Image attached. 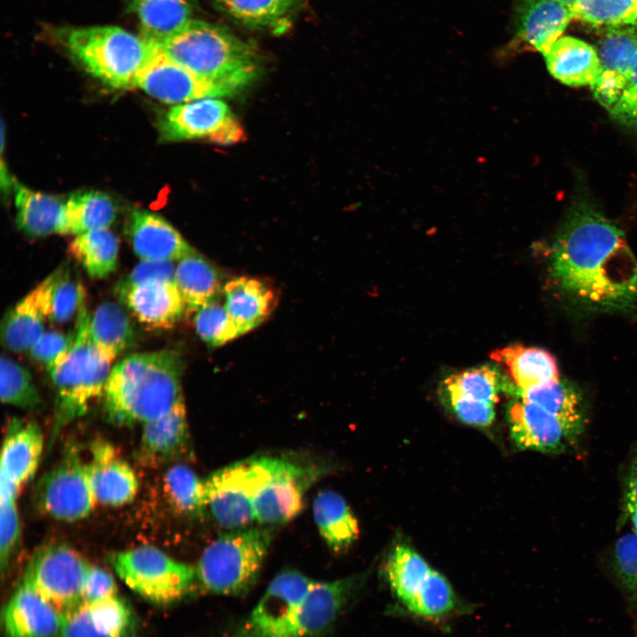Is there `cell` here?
<instances>
[{"instance_id": "1", "label": "cell", "mask_w": 637, "mask_h": 637, "mask_svg": "<svg viewBox=\"0 0 637 637\" xmlns=\"http://www.w3.org/2000/svg\"><path fill=\"white\" fill-rule=\"evenodd\" d=\"M554 292L587 312H637V258L624 233L600 212L580 206L560 227L549 255Z\"/></svg>"}, {"instance_id": "2", "label": "cell", "mask_w": 637, "mask_h": 637, "mask_svg": "<svg viewBox=\"0 0 637 637\" xmlns=\"http://www.w3.org/2000/svg\"><path fill=\"white\" fill-rule=\"evenodd\" d=\"M183 360L171 349L131 355L111 371L103 394L108 421L130 426L169 412L183 400Z\"/></svg>"}, {"instance_id": "3", "label": "cell", "mask_w": 637, "mask_h": 637, "mask_svg": "<svg viewBox=\"0 0 637 637\" xmlns=\"http://www.w3.org/2000/svg\"><path fill=\"white\" fill-rule=\"evenodd\" d=\"M170 59L232 94L260 71L254 48L225 28L190 20L158 44Z\"/></svg>"}, {"instance_id": "4", "label": "cell", "mask_w": 637, "mask_h": 637, "mask_svg": "<svg viewBox=\"0 0 637 637\" xmlns=\"http://www.w3.org/2000/svg\"><path fill=\"white\" fill-rule=\"evenodd\" d=\"M89 320L83 306L78 312L70 349L49 372L56 392L51 441L64 426L84 415L92 400L103 395L111 371V361L92 340Z\"/></svg>"}, {"instance_id": "5", "label": "cell", "mask_w": 637, "mask_h": 637, "mask_svg": "<svg viewBox=\"0 0 637 637\" xmlns=\"http://www.w3.org/2000/svg\"><path fill=\"white\" fill-rule=\"evenodd\" d=\"M65 43L93 76L114 88L135 87V80L158 45L113 26L69 30Z\"/></svg>"}, {"instance_id": "6", "label": "cell", "mask_w": 637, "mask_h": 637, "mask_svg": "<svg viewBox=\"0 0 637 637\" xmlns=\"http://www.w3.org/2000/svg\"><path fill=\"white\" fill-rule=\"evenodd\" d=\"M272 539L269 526L220 533L204 549L196 567L200 587L216 595L246 594L258 578Z\"/></svg>"}, {"instance_id": "7", "label": "cell", "mask_w": 637, "mask_h": 637, "mask_svg": "<svg viewBox=\"0 0 637 637\" xmlns=\"http://www.w3.org/2000/svg\"><path fill=\"white\" fill-rule=\"evenodd\" d=\"M110 562L126 585L157 604L182 600L198 583L196 567L150 545L113 553Z\"/></svg>"}, {"instance_id": "8", "label": "cell", "mask_w": 637, "mask_h": 637, "mask_svg": "<svg viewBox=\"0 0 637 637\" xmlns=\"http://www.w3.org/2000/svg\"><path fill=\"white\" fill-rule=\"evenodd\" d=\"M255 480V519L263 525L285 524L303 507L305 491L319 471L272 457L250 458Z\"/></svg>"}, {"instance_id": "9", "label": "cell", "mask_w": 637, "mask_h": 637, "mask_svg": "<svg viewBox=\"0 0 637 637\" xmlns=\"http://www.w3.org/2000/svg\"><path fill=\"white\" fill-rule=\"evenodd\" d=\"M90 564L64 543L42 547L31 558L22 583L30 587L64 618L78 610Z\"/></svg>"}, {"instance_id": "10", "label": "cell", "mask_w": 637, "mask_h": 637, "mask_svg": "<svg viewBox=\"0 0 637 637\" xmlns=\"http://www.w3.org/2000/svg\"><path fill=\"white\" fill-rule=\"evenodd\" d=\"M40 508L55 519L73 522L86 518L96 502L89 481L88 463L71 449L59 464L39 481Z\"/></svg>"}, {"instance_id": "11", "label": "cell", "mask_w": 637, "mask_h": 637, "mask_svg": "<svg viewBox=\"0 0 637 637\" xmlns=\"http://www.w3.org/2000/svg\"><path fill=\"white\" fill-rule=\"evenodd\" d=\"M314 582L295 570L280 572L230 637H282Z\"/></svg>"}, {"instance_id": "12", "label": "cell", "mask_w": 637, "mask_h": 637, "mask_svg": "<svg viewBox=\"0 0 637 637\" xmlns=\"http://www.w3.org/2000/svg\"><path fill=\"white\" fill-rule=\"evenodd\" d=\"M160 134L166 141L208 138L229 144L239 142L242 128L228 105L219 97H205L172 107L161 120Z\"/></svg>"}, {"instance_id": "13", "label": "cell", "mask_w": 637, "mask_h": 637, "mask_svg": "<svg viewBox=\"0 0 637 637\" xmlns=\"http://www.w3.org/2000/svg\"><path fill=\"white\" fill-rule=\"evenodd\" d=\"M206 506L226 530L248 527L255 519V480L250 458L220 468L205 480Z\"/></svg>"}, {"instance_id": "14", "label": "cell", "mask_w": 637, "mask_h": 637, "mask_svg": "<svg viewBox=\"0 0 637 637\" xmlns=\"http://www.w3.org/2000/svg\"><path fill=\"white\" fill-rule=\"evenodd\" d=\"M135 87L166 104H183L205 97L233 95L167 58L160 50L138 73Z\"/></svg>"}, {"instance_id": "15", "label": "cell", "mask_w": 637, "mask_h": 637, "mask_svg": "<svg viewBox=\"0 0 637 637\" xmlns=\"http://www.w3.org/2000/svg\"><path fill=\"white\" fill-rule=\"evenodd\" d=\"M508 418L511 438L519 448L544 453L565 450L583 427L518 397L510 405Z\"/></svg>"}, {"instance_id": "16", "label": "cell", "mask_w": 637, "mask_h": 637, "mask_svg": "<svg viewBox=\"0 0 637 637\" xmlns=\"http://www.w3.org/2000/svg\"><path fill=\"white\" fill-rule=\"evenodd\" d=\"M356 576L334 581H316L300 603L282 637H321L335 622L355 595Z\"/></svg>"}, {"instance_id": "17", "label": "cell", "mask_w": 637, "mask_h": 637, "mask_svg": "<svg viewBox=\"0 0 637 637\" xmlns=\"http://www.w3.org/2000/svg\"><path fill=\"white\" fill-rule=\"evenodd\" d=\"M600 72L590 86L602 106L610 110L629 81L637 62V34L630 28H610L598 42Z\"/></svg>"}, {"instance_id": "18", "label": "cell", "mask_w": 637, "mask_h": 637, "mask_svg": "<svg viewBox=\"0 0 637 637\" xmlns=\"http://www.w3.org/2000/svg\"><path fill=\"white\" fill-rule=\"evenodd\" d=\"M62 270L63 265L6 312L1 325V339L9 350L25 352L44 333V324L51 311L54 288Z\"/></svg>"}, {"instance_id": "19", "label": "cell", "mask_w": 637, "mask_h": 637, "mask_svg": "<svg viewBox=\"0 0 637 637\" xmlns=\"http://www.w3.org/2000/svg\"><path fill=\"white\" fill-rule=\"evenodd\" d=\"M88 467L92 491L99 503L120 506L134 498L139 487L137 477L110 443H93Z\"/></svg>"}, {"instance_id": "20", "label": "cell", "mask_w": 637, "mask_h": 637, "mask_svg": "<svg viewBox=\"0 0 637 637\" xmlns=\"http://www.w3.org/2000/svg\"><path fill=\"white\" fill-rule=\"evenodd\" d=\"M128 234L142 261L180 260L196 252L165 219L145 210L132 212Z\"/></svg>"}, {"instance_id": "21", "label": "cell", "mask_w": 637, "mask_h": 637, "mask_svg": "<svg viewBox=\"0 0 637 637\" xmlns=\"http://www.w3.org/2000/svg\"><path fill=\"white\" fill-rule=\"evenodd\" d=\"M117 295L147 329L173 326L186 308L175 282L146 281Z\"/></svg>"}, {"instance_id": "22", "label": "cell", "mask_w": 637, "mask_h": 637, "mask_svg": "<svg viewBox=\"0 0 637 637\" xmlns=\"http://www.w3.org/2000/svg\"><path fill=\"white\" fill-rule=\"evenodd\" d=\"M64 618L41 595L22 583L2 613L6 637H54Z\"/></svg>"}, {"instance_id": "23", "label": "cell", "mask_w": 637, "mask_h": 637, "mask_svg": "<svg viewBox=\"0 0 637 637\" xmlns=\"http://www.w3.org/2000/svg\"><path fill=\"white\" fill-rule=\"evenodd\" d=\"M42 448V434L35 421L12 418L2 449L0 482L20 488L34 476Z\"/></svg>"}, {"instance_id": "24", "label": "cell", "mask_w": 637, "mask_h": 637, "mask_svg": "<svg viewBox=\"0 0 637 637\" xmlns=\"http://www.w3.org/2000/svg\"><path fill=\"white\" fill-rule=\"evenodd\" d=\"M189 440L184 401L164 416L143 424L139 457L146 464H158L182 455Z\"/></svg>"}, {"instance_id": "25", "label": "cell", "mask_w": 637, "mask_h": 637, "mask_svg": "<svg viewBox=\"0 0 637 637\" xmlns=\"http://www.w3.org/2000/svg\"><path fill=\"white\" fill-rule=\"evenodd\" d=\"M15 191L16 223L23 233L33 237L69 234L66 202L19 184Z\"/></svg>"}, {"instance_id": "26", "label": "cell", "mask_w": 637, "mask_h": 637, "mask_svg": "<svg viewBox=\"0 0 637 637\" xmlns=\"http://www.w3.org/2000/svg\"><path fill=\"white\" fill-rule=\"evenodd\" d=\"M543 56L550 74L569 86H591L600 72L596 50L575 37H560Z\"/></svg>"}, {"instance_id": "27", "label": "cell", "mask_w": 637, "mask_h": 637, "mask_svg": "<svg viewBox=\"0 0 637 637\" xmlns=\"http://www.w3.org/2000/svg\"><path fill=\"white\" fill-rule=\"evenodd\" d=\"M491 357L506 369L512 382L509 391L514 395L560 379L555 357L540 348L509 346L495 350Z\"/></svg>"}, {"instance_id": "28", "label": "cell", "mask_w": 637, "mask_h": 637, "mask_svg": "<svg viewBox=\"0 0 637 637\" xmlns=\"http://www.w3.org/2000/svg\"><path fill=\"white\" fill-rule=\"evenodd\" d=\"M574 18L568 5L556 0H525L519 15L518 35L545 54Z\"/></svg>"}, {"instance_id": "29", "label": "cell", "mask_w": 637, "mask_h": 637, "mask_svg": "<svg viewBox=\"0 0 637 637\" xmlns=\"http://www.w3.org/2000/svg\"><path fill=\"white\" fill-rule=\"evenodd\" d=\"M225 307L241 335L265 320L275 305L273 292L261 281L239 277L224 285Z\"/></svg>"}, {"instance_id": "30", "label": "cell", "mask_w": 637, "mask_h": 637, "mask_svg": "<svg viewBox=\"0 0 637 637\" xmlns=\"http://www.w3.org/2000/svg\"><path fill=\"white\" fill-rule=\"evenodd\" d=\"M312 511L318 533L333 552L346 550L357 539V520L340 494L332 490L318 492Z\"/></svg>"}, {"instance_id": "31", "label": "cell", "mask_w": 637, "mask_h": 637, "mask_svg": "<svg viewBox=\"0 0 637 637\" xmlns=\"http://www.w3.org/2000/svg\"><path fill=\"white\" fill-rule=\"evenodd\" d=\"M175 284L190 311L218 301L224 288L218 271L197 252L179 260Z\"/></svg>"}, {"instance_id": "32", "label": "cell", "mask_w": 637, "mask_h": 637, "mask_svg": "<svg viewBox=\"0 0 637 637\" xmlns=\"http://www.w3.org/2000/svg\"><path fill=\"white\" fill-rule=\"evenodd\" d=\"M136 15L142 36L157 45L191 20L188 0H127Z\"/></svg>"}, {"instance_id": "33", "label": "cell", "mask_w": 637, "mask_h": 637, "mask_svg": "<svg viewBox=\"0 0 637 637\" xmlns=\"http://www.w3.org/2000/svg\"><path fill=\"white\" fill-rule=\"evenodd\" d=\"M386 575L398 600L409 610L428 578L432 568L411 547H395L386 566Z\"/></svg>"}, {"instance_id": "34", "label": "cell", "mask_w": 637, "mask_h": 637, "mask_svg": "<svg viewBox=\"0 0 637 637\" xmlns=\"http://www.w3.org/2000/svg\"><path fill=\"white\" fill-rule=\"evenodd\" d=\"M69 252L93 279H104L117 267L119 240L107 228L93 229L76 235Z\"/></svg>"}, {"instance_id": "35", "label": "cell", "mask_w": 637, "mask_h": 637, "mask_svg": "<svg viewBox=\"0 0 637 637\" xmlns=\"http://www.w3.org/2000/svg\"><path fill=\"white\" fill-rule=\"evenodd\" d=\"M96 347L111 360L124 351L134 338L132 322L118 303L105 302L96 307L89 320Z\"/></svg>"}, {"instance_id": "36", "label": "cell", "mask_w": 637, "mask_h": 637, "mask_svg": "<svg viewBox=\"0 0 637 637\" xmlns=\"http://www.w3.org/2000/svg\"><path fill=\"white\" fill-rule=\"evenodd\" d=\"M69 234L107 228L116 218L115 205L107 195L98 191L73 193L66 201Z\"/></svg>"}, {"instance_id": "37", "label": "cell", "mask_w": 637, "mask_h": 637, "mask_svg": "<svg viewBox=\"0 0 637 637\" xmlns=\"http://www.w3.org/2000/svg\"><path fill=\"white\" fill-rule=\"evenodd\" d=\"M164 487L170 504L178 513L198 518L207 510L204 481L188 466L178 464L170 467Z\"/></svg>"}, {"instance_id": "38", "label": "cell", "mask_w": 637, "mask_h": 637, "mask_svg": "<svg viewBox=\"0 0 637 637\" xmlns=\"http://www.w3.org/2000/svg\"><path fill=\"white\" fill-rule=\"evenodd\" d=\"M518 398L529 402L561 419L583 425L584 411L579 393L561 379L518 392Z\"/></svg>"}, {"instance_id": "39", "label": "cell", "mask_w": 637, "mask_h": 637, "mask_svg": "<svg viewBox=\"0 0 637 637\" xmlns=\"http://www.w3.org/2000/svg\"><path fill=\"white\" fill-rule=\"evenodd\" d=\"M0 396L4 403L27 410L42 403L30 372L4 356L0 360Z\"/></svg>"}, {"instance_id": "40", "label": "cell", "mask_w": 637, "mask_h": 637, "mask_svg": "<svg viewBox=\"0 0 637 637\" xmlns=\"http://www.w3.org/2000/svg\"><path fill=\"white\" fill-rule=\"evenodd\" d=\"M95 625L112 637H133L135 627L134 612L127 601L114 595L84 604Z\"/></svg>"}, {"instance_id": "41", "label": "cell", "mask_w": 637, "mask_h": 637, "mask_svg": "<svg viewBox=\"0 0 637 637\" xmlns=\"http://www.w3.org/2000/svg\"><path fill=\"white\" fill-rule=\"evenodd\" d=\"M458 600L447 579L432 569L410 612L423 618H439L452 612Z\"/></svg>"}, {"instance_id": "42", "label": "cell", "mask_w": 637, "mask_h": 637, "mask_svg": "<svg viewBox=\"0 0 637 637\" xmlns=\"http://www.w3.org/2000/svg\"><path fill=\"white\" fill-rule=\"evenodd\" d=\"M572 11L575 19L596 26L637 22L634 0H578Z\"/></svg>"}, {"instance_id": "43", "label": "cell", "mask_w": 637, "mask_h": 637, "mask_svg": "<svg viewBox=\"0 0 637 637\" xmlns=\"http://www.w3.org/2000/svg\"><path fill=\"white\" fill-rule=\"evenodd\" d=\"M445 388L475 400L496 403L499 401V377L495 370L483 366L452 374L446 379Z\"/></svg>"}, {"instance_id": "44", "label": "cell", "mask_w": 637, "mask_h": 637, "mask_svg": "<svg viewBox=\"0 0 637 637\" xmlns=\"http://www.w3.org/2000/svg\"><path fill=\"white\" fill-rule=\"evenodd\" d=\"M226 12L245 23L270 25L287 15L296 0H215Z\"/></svg>"}, {"instance_id": "45", "label": "cell", "mask_w": 637, "mask_h": 637, "mask_svg": "<svg viewBox=\"0 0 637 637\" xmlns=\"http://www.w3.org/2000/svg\"><path fill=\"white\" fill-rule=\"evenodd\" d=\"M194 325L200 338L212 347L221 346L241 336L225 305L219 300L198 309Z\"/></svg>"}, {"instance_id": "46", "label": "cell", "mask_w": 637, "mask_h": 637, "mask_svg": "<svg viewBox=\"0 0 637 637\" xmlns=\"http://www.w3.org/2000/svg\"><path fill=\"white\" fill-rule=\"evenodd\" d=\"M85 289L82 284L70 275V268L63 265L62 272L54 288L49 320L65 323L84 306Z\"/></svg>"}, {"instance_id": "47", "label": "cell", "mask_w": 637, "mask_h": 637, "mask_svg": "<svg viewBox=\"0 0 637 637\" xmlns=\"http://www.w3.org/2000/svg\"><path fill=\"white\" fill-rule=\"evenodd\" d=\"M616 575L630 602L637 606V534L621 535L614 547Z\"/></svg>"}, {"instance_id": "48", "label": "cell", "mask_w": 637, "mask_h": 637, "mask_svg": "<svg viewBox=\"0 0 637 637\" xmlns=\"http://www.w3.org/2000/svg\"><path fill=\"white\" fill-rule=\"evenodd\" d=\"M16 498L0 496V561L3 573L9 567L20 535Z\"/></svg>"}, {"instance_id": "49", "label": "cell", "mask_w": 637, "mask_h": 637, "mask_svg": "<svg viewBox=\"0 0 637 637\" xmlns=\"http://www.w3.org/2000/svg\"><path fill=\"white\" fill-rule=\"evenodd\" d=\"M74 333L65 334L57 331L44 332L29 349L31 357L52 370L70 349Z\"/></svg>"}, {"instance_id": "50", "label": "cell", "mask_w": 637, "mask_h": 637, "mask_svg": "<svg viewBox=\"0 0 637 637\" xmlns=\"http://www.w3.org/2000/svg\"><path fill=\"white\" fill-rule=\"evenodd\" d=\"M446 391L452 411L464 423L487 426L494 421L495 404L469 398L454 391Z\"/></svg>"}, {"instance_id": "51", "label": "cell", "mask_w": 637, "mask_h": 637, "mask_svg": "<svg viewBox=\"0 0 637 637\" xmlns=\"http://www.w3.org/2000/svg\"><path fill=\"white\" fill-rule=\"evenodd\" d=\"M150 280L175 282L173 261H142L118 282L115 292L119 295L134 286Z\"/></svg>"}, {"instance_id": "52", "label": "cell", "mask_w": 637, "mask_h": 637, "mask_svg": "<svg viewBox=\"0 0 637 637\" xmlns=\"http://www.w3.org/2000/svg\"><path fill=\"white\" fill-rule=\"evenodd\" d=\"M118 587L110 572L91 565L82 592L83 604L117 595Z\"/></svg>"}, {"instance_id": "53", "label": "cell", "mask_w": 637, "mask_h": 637, "mask_svg": "<svg viewBox=\"0 0 637 637\" xmlns=\"http://www.w3.org/2000/svg\"><path fill=\"white\" fill-rule=\"evenodd\" d=\"M609 111L622 124L637 128V62L629 81Z\"/></svg>"}, {"instance_id": "54", "label": "cell", "mask_w": 637, "mask_h": 637, "mask_svg": "<svg viewBox=\"0 0 637 637\" xmlns=\"http://www.w3.org/2000/svg\"><path fill=\"white\" fill-rule=\"evenodd\" d=\"M59 637H112L99 630L83 604L65 618Z\"/></svg>"}, {"instance_id": "55", "label": "cell", "mask_w": 637, "mask_h": 637, "mask_svg": "<svg viewBox=\"0 0 637 637\" xmlns=\"http://www.w3.org/2000/svg\"><path fill=\"white\" fill-rule=\"evenodd\" d=\"M625 509L637 506V462L633 464L625 489Z\"/></svg>"}, {"instance_id": "56", "label": "cell", "mask_w": 637, "mask_h": 637, "mask_svg": "<svg viewBox=\"0 0 637 637\" xmlns=\"http://www.w3.org/2000/svg\"><path fill=\"white\" fill-rule=\"evenodd\" d=\"M625 510L630 519L632 532L637 534V506Z\"/></svg>"}, {"instance_id": "57", "label": "cell", "mask_w": 637, "mask_h": 637, "mask_svg": "<svg viewBox=\"0 0 637 637\" xmlns=\"http://www.w3.org/2000/svg\"><path fill=\"white\" fill-rule=\"evenodd\" d=\"M573 9L578 0H556Z\"/></svg>"}, {"instance_id": "58", "label": "cell", "mask_w": 637, "mask_h": 637, "mask_svg": "<svg viewBox=\"0 0 637 637\" xmlns=\"http://www.w3.org/2000/svg\"><path fill=\"white\" fill-rule=\"evenodd\" d=\"M634 1L637 2V0H634Z\"/></svg>"}]
</instances>
